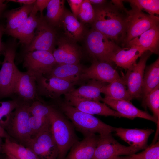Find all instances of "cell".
<instances>
[{
	"mask_svg": "<svg viewBox=\"0 0 159 159\" xmlns=\"http://www.w3.org/2000/svg\"><path fill=\"white\" fill-rule=\"evenodd\" d=\"M94 20L92 29L102 33L115 42H123L126 35L128 10L123 3L112 1L93 7Z\"/></svg>",
	"mask_w": 159,
	"mask_h": 159,
	"instance_id": "cell-1",
	"label": "cell"
},
{
	"mask_svg": "<svg viewBox=\"0 0 159 159\" xmlns=\"http://www.w3.org/2000/svg\"><path fill=\"white\" fill-rule=\"evenodd\" d=\"M59 106L61 111L84 137L96 133L103 136L114 131L115 127L105 123L93 115L79 110L65 102L60 103Z\"/></svg>",
	"mask_w": 159,
	"mask_h": 159,
	"instance_id": "cell-2",
	"label": "cell"
},
{
	"mask_svg": "<svg viewBox=\"0 0 159 159\" xmlns=\"http://www.w3.org/2000/svg\"><path fill=\"white\" fill-rule=\"evenodd\" d=\"M51 132L58 147V159H64L68 151L78 140L72 123L52 106L49 115Z\"/></svg>",
	"mask_w": 159,
	"mask_h": 159,
	"instance_id": "cell-3",
	"label": "cell"
},
{
	"mask_svg": "<svg viewBox=\"0 0 159 159\" xmlns=\"http://www.w3.org/2000/svg\"><path fill=\"white\" fill-rule=\"evenodd\" d=\"M17 44L15 38L4 44V59L0 70V99L13 95L14 87L20 72L14 62Z\"/></svg>",
	"mask_w": 159,
	"mask_h": 159,
	"instance_id": "cell-4",
	"label": "cell"
},
{
	"mask_svg": "<svg viewBox=\"0 0 159 159\" xmlns=\"http://www.w3.org/2000/svg\"><path fill=\"white\" fill-rule=\"evenodd\" d=\"M16 99L18 101L17 105L12 112L5 130L11 138L24 146L32 136L29 110L32 103Z\"/></svg>",
	"mask_w": 159,
	"mask_h": 159,
	"instance_id": "cell-5",
	"label": "cell"
},
{
	"mask_svg": "<svg viewBox=\"0 0 159 159\" xmlns=\"http://www.w3.org/2000/svg\"><path fill=\"white\" fill-rule=\"evenodd\" d=\"M85 44L88 52L95 60L111 64L115 54L122 49L114 41L93 29L87 34Z\"/></svg>",
	"mask_w": 159,
	"mask_h": 159,
	"instance_id": "cell-6",
	"label": "cell"
},
{
	"mask_svg": "<svg viewBox=\"0 0 159 159\" xmlns=\"http://www.w3.org/2000/svg\"><path fill=\"white\" fill-rule=\"evenodd\" d=\"M24 146L32 150L39 159H58L59 152L52 135L50 122Z\"/></svg>",
	"mask_w": 159,
	"mask_h": 159,
	"instance_id": "cell-7",
	"label": "cell"
},
{
	"mask_svg": "<svg viewBox=\"0 0 159 159\" xmlns=\"http://www.w3.org/2000/svg\"><path fill=\"white\" fill-rule=\"evenodd\" d=\"M131 7L132 9L127 11L126 35L124 42L126 44L153 26L159 24L158 16L145 13L135 7Z\"/></svg>",
	"mask_w": 159,
	"mask_h": 159,
	"instance_id": "cell-8",
	"label": "cell"
},
{
	"mask_svg": "<svg viewBox=\"0 0 159 159\" xmlns=\"http://www.w3.org/2000/svg\"><path fill=\"white\" fill-rule=\"evenodd\" d=\"M56 39L54 27L47 23L43 16L40 15L34 38L30 44L25 47L23 54L35 50L52 52L55 49Z\"/></svg>",
	"mask_w": 159,
	"mask_h": 159,
	"instance_id": "cell-9",
	"label": "cell"
},
{
	"mask_svg": "<svg viewBox=\"0 0 159 159\" xmlns=\"http://www.w3.org/2000/svg\"><path fill=\"white\" fill-rule=\"evenodd\" d=\"M140 150L135 147L121 144L111 134L103 136H99L92 159H113L118 156L134 154Z\"/></svg>",
	"mask_w": 159,
	"mask_h": 159,
	"instance_id": "cell-10",
	"label": "cell"
},
{
	"mask_svg": "<svg viewBox=\"0 0 159 159\" xmlns=\"http://www.w3.org/2000/svg\"><path fill=\"white\" fill-rule=\"evenodd\" d=\"M57 64L52 52L35 50L23 56V67L34 75L48 76Z\"/></svg>",
	"mask_w": 159,
	"mask_h": 159,
	"instance_id": "cell-11",
	"label": "cell"
},
{
	"mask_svg": "<svg viewBox=\"0 0 159 159\" xmlns=\"http://www.w3.org/2000/svg\"><path fill=\"white\" fill-rule=\"evenodd\" d=\"M38 96L52 99L58 98L74 88L75 84L53 77L35 75Z\"/></svg>",
	"mask_w": 159,
	"mask_h": 159,
	"instance_id": "cell-12",
	"label": "cell"
},
{
	"mask_svg": "<svg viewBox=\"0 0 159 159\" xmlns=\"http://www.w3.org/2000/svg\"><path fill=\"white\" fill-rule=\"evenodd\" d=\"M152 54L148 51L145 52L140 57L138 62L127 69L125 75L122 77L132 99L141 97L146 62Z\"/></svg>",
	"mask_w": 159,
	"mask_h": 159,
	"instance_id": "cell-13",
	"label": "cell"
},
{
	"mask_svg": "<svg viewBox=\"0 0 159 159\" xmlns=\"http://www.w3.org/2000/svg\"><path fill=\"white\" fill-rule=\"evenodd\" d=\"M14 94L17 95L14 98L30 103L36 100L42 101L37 93L35 75L27 71H20L14 87Z\"/></svg>",
	"mask_w": 159,
	"mask_h": 159,
	"instance_id": "cell-14",
	"label": "cell"
},
{
	"mask_svg": "<svg viewBox=\"0 0 159 159\" xmlns=\"http://www.w3.org/2000/svg\"><path fill=\"white\" fill-rule=\"evenodd\" d=\"M121 78L111 64L97 60L89 67L83 69L81 75V79H82L95 80L106 83Z\"/></svg>",
	"mask_w": 159,
	"mask_h": 159,
	"instance_id": "cell-15",
	"label": "cell"
},
{
	"mask_svg": "<svg viewBox=\"0 0 159 159\" xmlns=\"http://www.w3.org/2000/svg\"><path fill=\"white\" fill-rule=\"evenodd\" d=\"M57 44L58 47L52 53L57 64H79L81 53L74 42L67 38H62Z\"/></svg>",
	"mask_w": 159,
	"mask_h": 159,
	"instance_id": "cell-16",
	"label": "cell"
},
{
	"mask_svg": "<svg viewBox=\"0 0 159 159\" xmlns=\"http://www.w3.org/2000/svg\"><path fill=\"white\" fill-rule=\"evenodd\" d=\"M65 102L82 112L92 115L122 117L121 115L108 107L104 103L95 100L65 97Z\"/></svg>",
	"mask_w": 159,
	"mask_h": 159,
	"instance_id": "cell-17",
	"label": "cell"
},
{
	"mask_svg": "<svg viewBox=\"0 0 159 159\" xmlns=\"http://www.w3.org/2000/svg\"><path fill=\"white\" fill-rule=\"evenodd\" d=\"M52 107L39 100H36L30 105L29 122L32 138L50 123L49 115Z\"/></svg>",
	"mask_w": 159,
	"mask_h": 159,
	"instance_id": "cell-18",
	"label": "cell"
},
{
	"mask_svg": "<svg viewBox=\"0 0 159 159\" xmlns=\"http://www.w3.org/2000/svg\"><path fill=\"white\" fill-rule=\"evenodd\" d=\"M116 135L127 143L130 146L140 150L148 147L147 142L149 136L154 132L151 129H127L115 127Z\"/></svg>",
	"mask_w": 159,
	"mask_h": 159,
	"instance_id": "cell-19",
	"label": "cell"
},
{
	"mask_svg": "<svg viewBox=\"0 0 159 159\" xmlns=\"http://www.w3.org/2000/svg\"><path fill=\"white\" fill-rule=\"evenodd\" d=\"M101 101L120 114L122 117L131 119L137 117L143 118L157 124V120L153 116L145 111L138 109L130 101L104 98H102Z\"/></svg>",
	"mask_w": 159,
	"mask_h": 159,
	"instance_id": "cell-20",
	"label": "cell"
},
{
	"mask_svg": "<svg viewBox=\"0 0 159 159\" xmlns=\"http://www.w3.org/2000/svg\"><path fill=\"white\" fill-rule=\"evenodd\" d=\"M38 11L34 4L32 10L26 21L19 27L6 34L18 39L19 42L25 46V47H28L34 36L39 17L37 15Z\"/></svg>",
	"mask_w": 159,
	"mask_h": 159,
	"instance_id": "cell-21",
	"label": "cell"
},
{
	"mask_svg": "<svg viewBox=\"0 0 159 159\" xmlns=\"http://www.w3.org/2000/svg\"><path fill=\"white\" fill-rule=\"evenodd\" d=\"M99 136L92 134L77 141L72 146L64 159H92Z\"/></svg>",
	"mask_w": 159,
	"mask_h": 159,
	"instance_id": "cell-22",
	"label": "cell"
},
{
	"mask_svg": "<svg viewBox=\"0 0 159 159\" xmlns=\"http://www.w3.org/2000/svg\"><path fill=\"white\" fill-rule=\"evenodd\" d=\"M106 84L95 80H90L86 85L73 89L64 94L65 97L100 101L102 98L101 95V89Z\"/></svg>",
	"mask_w": 159,
	"mask_h": 159,
	"instance_id": "cell-23",
	"label": "cell"
},
{
	"mask_svg": "<svg viewBox=\"0 0 159 159\" xmlns=\"http://www.w3.org/2000/svg\"><path fill=\"white\" fill-rule=\"evenodd\" d=\"M127 47L136 46L142 47L145 51L159 54V25H155L140 35L129 42Z\"/></svg>",
	"mask_w": 159,
	"mask_h": 159,
	"instance_id": "cell-24",
	"label": "cell"
},
{
	"mask_svg": "<svg viewBox=\"0 0 159 159\" xmlns=\"http://www.w3.org/2000/svg\"><path fill=\"white\" fill-rule=\"evenodd\" d=\"M60 25L63 27L67 38L76 42L82 39L85 33L84 27L69 11L65 9Z\"/></svg>",
	"mask_w": 159,
	"mask_h": 159,
	"instance_id": "cell-25",
	"label": "cell"
},
{
	"mask_svg": "<svg viewBox=\"0 0 159 159\" xmlns=\"http://www.w3.org/2000/svg\"><path fill=\"white\" fill-rule=\"evenodd\" d=\"M34 4L23 5L20 7L5 12L3 15L6 21L4 33L12 31L22 25L29 16Z\"/></svg>",
	"mask_w": 159,
	"mask_h": 159,
	"instance_id": "cell-26",
	"label": "cell"
},
{
	"mask_svg": "<svg viewBox=\"0 0 159 159\" xmlns=\"http://www.w3.org/2000/svg\"><path fill=\"white\" fill-rule=\"evenodd\" d=\"M145 51L142 47L136 46L122 48L115 54L112 62L117 66L127 70L136 63L138 58Z\"/></svg>",
	"mask_w": 159,
	"mask_h": 159,
	"instance_id": "cell-27",
	"label": "cell"
},
{
	"mask_svg": "<svg viewBox=\"0 0 159 159\" xmlns=\"http://www.w3.org/2000/svg\"><path fill=\"white\" fill-rule=\"evenodd\" d=\"M83 69L79 64H57L47 76L56 77L75 84L81 79Z\"/></svg>",
	"mask_w": 159,
	"mask_h": 159,
	"instance_id": "cell-28",
	"label": "cell"
},
{
	"mask_svg": "<svg viewBox=\"0 0 159 159\" xmlns=\"http://www.w3.org/2000/svg\"><path fill=\"white\" fill-rule=\"evenodd\" d=\"M101 93L106 99L128 101L132 100L122 77L104 85L101 89Z\"/></svg>",
	"mask_w": 159,
	"mask_h": 159,
	"instance_id": "cell-29",
	"label": "cell"
},
{
	"mask_svg": "<svg viewBox=\"0 0 159 159\" xmlns=\"http://www.w3.org/2000/svg\"><path fill=\"white\" fill-rule=\"evenodd\" d=\"M159 83V58L145 67L141 97L143 100Z\"/></svg>",
	"mask_w": 159,
	"mask_h": 159,
	"instance_id": "cell-30",
	"label": "cell"
},
{
	"mask_svg": "<svg viewBox=\"0 0 159 159\" xmlns=\"http://www.w3.org/2000/svg\"><path fill=\"white\" fill-rule=\"evenodd\" d=\"M1 148L6 155H11L17 159H39L30 149L11 139H5Z\"/></svg>",
	"mask_w": 159,
	"mask_h": 159,
	"instance_id": "cell-31",
	"label": "cell"
},
{
	"mask_svg": "<svg viewBox=\"0 0 159 159\" xmlns=\"http://www.w3.org/2000/svg\"><path fill=\"white\" fill-rule=\"evenodd\" d=\"M64 0H50L47 7L44 19L50 25L54 27L59 25L64 13Z\"/></svg>",
	"mask_w": 159,
	"mask_h": 159,
	"instance_id": "cell-32",
	"label": "cell"
},
{
	"mask_svg": "<svg viewBox=\"0 0 159 159\" xmlns=\"http://www.w3.org/2000/svg\"><path fill=\"white\" fill-rule=\"evenodd\" d=\"M143 101V105L148 107L153 113V116L157 120V130L154 138L157 139L159 132V84L146 96Z\"/></svg>",
	"mask_w": 159,
	"mask_h": 159,
	"instance_id": "cell-33",
	"label": "cell"
},
{
	"mask_svg": "<svg viewBox=\"0 0 159 159\" xmlns=\"http://www.w3.org/2000/svg\"><path fill=\"white\" fill-rule=\"evenodd\" d=\"M17 105L18 101L16 99L0 101V126L5 130L9 122L12 112Z\"/></svg>",
	"mask_w": 159,
	"mask_h": 159,
	"instance_id": "cell-34",
	"label": "cell"
},
{
	"mask_svg": "<svg viewBox=\"0 0 159 159\" xmlns=\"http://www.w3.org/2000/svg\"><path fill=\"white\" fill-rule=\"evenodd\" d=\"M113 159H159V141L148 146L140 153L118 156Z\"/></svg>",
	"mask_w": 159,
	"mask_h": 159,
	"instance_id": "cell-35",
	"label": "cell"
},
{
	"mask_svg": "<svg viewBox=\"0 0 159 159\" xmlns=\"http://www.w3.org/2000/svg\"><path fill=\"white\" fill-rule=\"evenodd\" d=\"M130 3L131 6L141 11L145 10L149 14L158 16L159 14L158 0H129L126 1Z\"/></svg>",
	"mask_w": 159,
	"mask_h": 159,
	"instance_id": "cell-36",
	"label": "cell"
},
{
	"mask_svg": "<svg viewBox=\"0 0 159 159\" xmlns=\"http://www.w3.org/2000/svg\"><path fill=\"white\" fill-rule=\"evenodd\" d=\"M95 16L94 9L89 0H83L77 18L82 23H92Z\"/></svg>",
	"mask_w": 159,
	"mask_h": 159,
	"instance_id": "cell-37",
	"label": "cell"
},
{
	"mask_svg": "<svg viewBox=\"0 0 159 159\" xmlns=\"http://www.w3.org/2000/svg\"><path fill=\"white\" fill-rule=\"evenodd\" d=\"M67 1L71 8L72 14L77 18L83 0H69Z\"/></svg>",
	"mask_w": 159,
	"mask_h": 159,
	"instance_id": "cell-38",
	"label": "cell"
},
{
	"mask_svg": "<svg viewBox=\"0 0 159 159\" xmlns=\"http://www.w3.org/2000/svg\"><path fill=\"white\" fill-rule=\"evenodd\" d=\"M50 0H37L34 3V5L40 13V16H43V11L47 8Z\"/></svg>",
	"mask_w": 159,
	"mask_h": 159,
	"instance_id": "cell-39",
	"label": "cell"
},
{
	"mask_svg": "<svg viewBox=\"0 0 159 159\" xmlns=\"http://www.w3.org/2000/svg\"><path fill=\"white\" fill-rule=\"evenodd\" d=\"M8 2H16L21 4L24 5H29L34 4L36 0H7Z\"/></svg>",
	"mask_w": 159,
	"mask_h": 159,
	"instance_id": "cell-40",
	"label": "cell"
},
{
	"mask_svg": "<svg viewBox=\"0 0 159 159\" xmlns=\"http://www.w3.org/2000/svg\"><path fill=\"white\" fill-rule=\"evenodd\" d=\"M5 26L3 24H0V53L2 51L4 44L2 42V37L4 33ZM2 62L0 61V64H1Z\"/></svg>",
	"mask_w": 159,
	"mask_h": 159,
	"instance_id": "cell-41",
	"label": "cell"
},
{
	"mask_svg": "<svg viewBox=\"0 0 159 159\" xmlns=\"http://www.w3.org/2000/svg\"><path fill=\"white\" fill-rule=\"evenodd\" d=\"M89 1L91 4L97 6L102 5L107 2V1L105 0H89Z\"/></svg>",
	"mask_w": 159,
	"mask_h": 159,
	"instance_id": "cell-42",
	"label": "cell"
},
{
	"mask_svg": "<svg viewBox=\"0 0 159 159\" xmlns=\"http://www.w3.org/2000/svg\"><path fill=\"white\" fill-rule=\"evenodd\" d=\"M0 137L1 138H4L5 139L9 138H11L8 134L6 131L0 126Z\"/></svg>",
	"mask_w": 159,
	"mask_h": 159,
	"instance_id": "cell-43",
	"label": "cell"
},
{
	"mask_svg": "<svg viewBox=\"0 0 159 159\" xmlns=\"http://www.w3.org/2000/svg\"><path fill=\"white\" fill-rule=\"evenodd\" d=\"M5 1V0H0V9L6 8V4Z\"/></svg>",
	"mask_w": 159,
	"mask_h": 159,
	"instance_id": "cell-44",
	"label": "cell"
},
{
	"mask_svg": "<svg viewBox=\"0 0 159 159\" xmlns=\"http://www.w3.org/2000/svg\"><path fill=\"white\" fill-rule=\"evenodd\" d=\"M6 159H17L13 156L8 154H6Z\"/></svg>",
	"mask_w": 159,
	"mask_h": 159,
	"instance_id": "cell-45",
	"label": "cell"
},
{
	"mask_svg": "<svg viewBox=\"0 0 159 159\" xmlns=\"http://www.w3.org/2000/svg\"><path fill=\"white\" fill-rule=\"evenodd\" d=\"M5 9H0V17L4 13V12L5 10Z\"/></svg>",
	"mask_w": 159,
	"mask_h": 159,
	"instance_id": "cell-46",
	"label": "cell"
},
{
	"mask_svg": "<svg viewBox=\"0 0 159 159\" xmlns=\"http://www.w3.org/2000/svg\"><path fill=\"white\" fill-rule=\"evenodd\" d=\"M1 138L0 137V150L1 148L2 147V145L1 144Z\"/></svg>",
	"mask_w": 159,
	"mask_h": 159,
	"instance_id": "cell-47",
	"label": "cell"
}]
</instances>
